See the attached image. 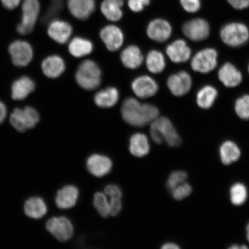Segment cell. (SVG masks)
Wrapping results in <instances>:
<instances>
[{
    "label": "cell",
    "mask_w": 249,
    "mask_h": 249,
    "mask_svg": "<svg viewBox=\"0 0 249 249\" xmlns=\"http://www.w3.org/2000/svg\"><path fill=\"white\" fill-rule=\"evenodd\" d=\"M123 120L135 127H143L151 124L160 116V111L156 106L143 104L135 98L124 99L121 108Z\"/></svg>",
    "instance_id": "obj_1"
},
{
    "label": "cell",
    "mask_w": 249,
    "mask_h": 249,
    "mask_svg": "<svg viewBox=\"0 0 249 249\" xmlns=\"http://www.w3.org/2000/svg\"><path fill=\"white\" fill-rule=\"evenodd\" d=\"M151 138L156 144L166 142L170 147H178L181 138L169 118L159 116L152 121L150 125Z\"/></svg>",
    "instance_id": "obj_2"
},
{
    "label": "cell",
    "mask_w": 249,
    "mask_h": 249,
    "mask_svg": "<svg viewBox=\"0 0 249 249\" xmlns=\"http://www.w3.org/2000/svg\"><path fill=\"white\" fill-rule=\"evenodd\" d=\"M102 72L100 67L95 61L86 60L78 67L75 80L81 88L92 91L101 86Z\"/></svg>",
    "instance_id": "obj_3"
},
{
    "label": "cell",
    "mask_w": 249,
    "mask_h": 249,
    "mask_svg": "<svg viewBox=\"0 0 249 249\" xmlns=\"http://www.w3.org/2000/svg\"><path fill=\"white\" fill-rule=\"evenodd\" d=\"M220 36L225 45L232 48H238L248 42L249 39V30L244 23H230L222 28Z\"/></svg>",
    "instance_id": "obj_4"
},
{
    "label": "cell",
    "mask_w": 249,
    "mask_h": 249,
    "mask_svg": "<svg viewBox=\"0 0 249 249\" xmlns=\"http://www.w3.org/2000/svg\"><path fill=\"white\" fill-rule=\"evenodd\" d=\"M39 121V115L35 108L27 107L16 108L11 114L10 123L15 129L24 132L33 128Z\"/></svg>",
    "instance_id": "obj_5"
},
{
    "label": "cell",
    "mask_w": 249,
    "mask_h": 249,
    "mask_svg": "<svg viewBox=\"0 0 249 249\" xmlns=\"http://www.w3.org/2000/svg\"><path fill=\"white\" fill-rule=\"evenodd\" d=\"M21 10L22 18L17 30L21 35H26L32 32L38 19L40 12L38 0H24Z\"/></svg>",
    "instance_id": "obj_6"
},
{
    "label": "cell",
    "mask_w": 249,
    "mask_h": 249,
    "mask_svg": "<svg viewBox=\"0 0 249 249\" xmlns=\"http://www.w3.org/2000/svg\"><path fill=\"white\" fill-rule=\"evenodd\" d=\"M218 54L215 49L207 48L201 50L191 60V68L196 72L207 74L215 69L217 65Z\"/></svg>",
    "instance_id": "obj_7"
},
{
    "label": "cell",
    "mask_w": 249,
    "mask_h": 249,
    "mask_svg": "<svg viewBox=\"0 0 249 249\" xmlns=\"http://www.w3.org/2000/svg\"><path fill=\"white\" fill-rule=\"evenodd\" d=\"M46 228L56 239L62 242L70 240L73 235V226L66 217L51 218L46 223Z\"/></svg>",
    "instance_id": "obj_8"
},
{
    "label": "cell",
    "mask_w": 249,
    "mask_h": 249,
    "mask_svg": "<svg viewBox=\"0 0 249 249\" xmlns=\"http://www.w3.org/2000/svg\"><path fill=\"white\" fill-rule=\"evenodd\" d=\"M209 23L203 18H196L187 21L182 27V33L187 38L194 42H201L210 34Z\"/></svg>",
    "instance_id": "obj_9"
},
{
    "label": "cell",
    "mask_w": 249,
    "mask_h": 249,
    "mask_svg": "<svg viewBox=\"0 0 249 249\" xmlns=\"http://www.w3.org/2000/svg\"><path fill=\"white\" fill-rule=\"evenodd\" d=\"M192 85L191 74L185 71L171 74L167 80L168 89L173 95L178 97L184 96L189 92Z\"/></svg>",
    "instance_id": "obj_10"
},
{
    "label": "cell",
    "mask_w": 249,
    "mask_h": 249,
    "mask_svg": "<svg viewBox=\"0 0 249 249\" xmlns=\"http://www.w3.org/2000/svg\"><path fill=\"white\" fill-rule=\"evenodd\" d=\"M99 36L106 48L110 52L118 51L124 44V33L116 25H107L102 28L99 33Z\"/></svg>",
    "instance_id": "obj_11"
},
{
    "label": "cell",
    "mask_w": 249,
    "mask_h": 249,
    "mask_svg": "<svg viewBox=\"0 0 249 249\" xmlns=\"http://www.w3.org/2000/svg\"><path fill=\"white\" fill-rule=\"evenodd\" d=\"M9 52L13 64L18 67H26L32 60L33 49L29 43L17 40L9 46Z\"/></svg>",
    "instance_id": "obj_12"
},
{
    "label": "cell",
    "mask_w": 249,
    "mask_h": 249,
    "mask_svg": "<svg viewBox=\"0 0 249 249\" xmlns=\"http://www.w3.org/2000/svg\"><path fill=\"white\" fill-rule=\"evenodd\" d=\"M158 84L153 78L142 75L135 78L131 84V89L138 98L148 99L155 96L158 92Z\"/></svg>",
    "instance_id": "obj_13"
},
{
    "label": "cell",
    "mask_w": 249,
    "mask_h": 249,
    "mask_svg": "<svg viewBox=\"0 0 249 249\" xmlns=\"http://www.w3.org/2000/svg\"><path fill=\"white\" fill-rule=\"evenodd\" d=\"M149 39L155 42L163 43L172 35L173 29L169 21L163 18H155L149 23L147 31Z\"/></svg>",
    "instance_id": "obj_14"
},
{
    "label": "cell",
    "mask_w": 249,
    "mask_h": 249,
    "mask_svg": "<svg viewBox=\"0 0 249 249\" xmlns=\"http://www.w3.org/2000/svg\"><path fill=\"white\" fill-rule=\"evenodd\" d=\"M86 167L92 176L101 178L110 172L113 162L107 156L94 154L87 158Z\"/></svg>",
    "instance_id": "obj_15"
},
{
    "label": "cell",
    "mask_w": 249,
    "mask_h": 249,
    "mask_svg": "<svg viewBox=\"0 0 249 249\" xmlns=\"http://www.w3.org/2000/svg\"><path fill=\"white\" fill-rule=\"evenodd\" d=\"M166 54L174 63H184L189 60L192 55V50L185 40H174L167 46Z\"/></svg>",
    "instance_id": "obj_16"
},
{
    "label": "cell",
    "mask_w": 249,
    "mask_h": 249,
    "mask_svg": "<svg viewBox=\"0 0 249 249\" xmlns=\"http://www.w3.org/2000/svg\"><path fill=\"white\" fill-rule=\"evenodd\" d=\"M220 82L227 88H235L241 85L243 76L241 71L230 62L224 64L218 71Z\"/></svg>",
    "instance_id": "obj_17"
},
{
    "label": "cell",
    "mask_w": 249,
    "mask_h": 249,
    "mask_svg": "<svg viewBox=\"0 0 249 249\" xmlns=\"http://www.w3.org/2000/svg\"><path fill=\"white\" fill-rule=\"evenodd\" d=\"M67 6L73 17L86 20L94 12L96 4L95 0H68Z\"/></svg>",
    "instance_id": "obj_18"
},
{
    "label": "cell",
    "mask_w": 249,
    "mask_h": 249,
    "mask_svg": "<svg viewBox=\"0 0 249 249\" xmlns=\"http://www.w3.org/2000/svg\"><path fill=\"white\" fill-rule=\"evenodd\" d=\"M79 197V191L76 186H65L57 192L55 198V204L60 209H70L75 206Z\"/></svg>",
    "instance_id": "obj_19"
},
{
    "label": "cell",
    "mask_w": 249,
    "mask_h": 249,
    "mask_svg": "<svg viewBox=\"0 0 249 249\" xmlns=\"http://www.w3.org/2000/svg\"><path fill=\"white\" fill-rule=\"evenodd\" d=\"M73 29L67 21L53 20L49 23L48 33L50 37L60 44H64L69 40Z\"/></svg>",
    "instance_id": "obj_20"
},
{
    "label": "cell",
    "mask_w": 249,
    "mask_h": 249,
    "mask_svg": "<svg viewBox=\"0 0 249 249\" xmlns=\"http://www.w3.org/2000/svg\"><path fill=\"white\" fill-rule=\"evenodd\" d=\"M121 61L129 70L138 69L142 64L144 57L139 47L129 45L124 48L120 54Z\"/></svg>",
    "instance_id": "obj_21"
},
{
    "label": "cell",
    "mask_w": 249,
    "mask_h": 249,
    "mask_svg": "<svg viewBox=\"0 0 249 249\" xmlns=\"http://www.w3.org/2000/svg\"><path fill=\"white\" fill-rule=\"evenodd\" d=\"M120 98V92L116 87H108L95 93L93 101L98 107L102 108L113 107Z\"/></svg>",
    "instance_id": "obj_22"
},
{
    "label": "cell",
    "mask_w": 249,
    "mask_h": 249,
    "mask_svg": "<svg viewBox=\"0 0 249 249\" xmlns=\"http://www.w3.org/2000/svg\"><path fill=\"white\" fill-rule=\"evenodd\" d=\"M129 149L134 157L142 158L147 156L150 150L147 136L142 133L133 134L129 140Z\"/></svg>",
    "instance_id": "obj_23"
},
{
    "label": "cell",
    "mask_w": 249,
    "mask_h": 249,
    "mask_svg": "<svg viewBox=\"0 0 249 249\" xmlns=\"http://www.w3.org/2000/svg\"><path fill=\"white\" fill-rule=\"evenodd\" d=\"M124 0H104L101 11L107 19L113 22L120 21L123 17Z\"/></svg>",
    "instance_id": "obj_24"
},
{
    "label": "cell",
    "mask_w": 249,
    "mask_h": 249,
    "mask_svg": "<svg viewBox=\"0 0 249 249\" xmlns=\"http://www.w3.org/2000/svg\"><path fill=\"white\" fill-rule=\"evenodd\" d=\"M36 89L35 83L30 77L24 76L13 83L12 86V97L14 100H23Z\"/></svg>",
    "instance_id": "obj_25"
},
{
    "label": "cell",
    "mask_w": 249,
    "mask_h": 249,
    "mask_svg": "<svg viewBox=\"0 0 249 249\" xmlns=\"http://www.w3.org/2000/svg\"><path fill=\"white\" fill-rule=\"evenodd\" d=\"M42 68L43 72L46 76L54 79L64 72L65 63L60 56H50L43 61Z\"/></svg>",
    "instance_id": "obj_26"
},
{
    "label": "cell",
    "mask_w": 249,
    "mask_h": 249,
    "mask_svg": "<svg viewBox=\"0 0 249 249\" xmlns=\"http://www.w3.org/2000/svg\"><path fill=\"white\" fill-rule=\"evenodd\" d=\"M24 211L28 217L39 219L47 213L48 207L42 198L34 197L28 199L25 202Z\"/></svg>",
    "instance_id": "obj_27"
},
{
    "label": "cell",
    "mask_w": 249,
    "mask_h": 249,
    "mask_svg": "<svg viewBox=\"0 0 249 249\" xmlns=\"http://www.w3.org/2000/svg\"><path fill=\"white\" fill-rule=\"evenodd\" d=\"M217 96L218 91L215 87L211 85L204 86L196 94V103L199 107L207 110L213 107Z\"/></svg>",
    "instance_id": "obj_28"
},
{
    "label": "cell",
    "mask_w": 249,
    "mask_h": 249,
    "mask_svg": "<svg viewBox=\"0 0 249 249\" xmlns=\"http://www.w3.org/2000/svg\"><path fill=\"white\" fill-rule=\"evenodd\" d=\"M68 50L74 57L82 58L91 53L93 45L91 40L78 36L71 40Z\"/></svg>",
    "instance_id": "obj_29"
},
{
    "label": "cell",
    "mask_w": 249,
    "mask_h": 249,
    "mask_svg": "<svg viewBox=\"0 0 249 249\" xmlns=\"http://www.w3.org/2000/svg\"><path fill=\"white\" fill-rule=\"evenodd\" d=\"M219 154L222 163L225 165H230L239 160L241 157V150L235 142L226 141L221 145Z\"/></svg>",
    "instance_id": "obj_30"
},
{
    "label": "cell",
    "mask_w": 249,
    "mask_h": 249,
    "mask_svg": "<svg viewBox=\"0 0 249 249\" xmlns=\"http://www.w3.org/2000/svg\"><path fill=\"white\" fill-rule=\"evenodd\" d=\"M145 65L151 73L160 74L166 68V60L162 53L157 50H152L146 57Z\"/></svg>",
    "instance_id": "obj_31"
},
{
    "label": "cell",
    "mask_w": 249,
    "mask_h": 249,
    "mask_svg": "<svg viewBox=\"0 0 249 249\" xmlns=\"http://www.w3.org/2000/svg\"><path fill=\"white\" fill-rule=\"evenodd\" d=\"M230 195L232 204L236 206L244 204L248 198L247 187L242 183H235L230 188Z\"/></svg>",
    "instance_id": "obj_32"
},
{
    "label": "cell",
    "mask_w": 249,
    "mask_h": 249,
    "mask_svg": "<svg viewBox=\"0 0 249 249\" xmlns=\"http://www.w3.org/2000/svg\"><path fill=\"white\" fill-rule=\"evenodd\" d=\"M93 202L95 209L102 217L106 218L110 215V202L105 193L96 192Z\"/></svg>",
    "instance_id": "obj_33"
},
{
    "label": "cell",
    "mask_w": 249,
    "mask_h": 249,
    "mask_svg": "<svg viewBox=\"0 0 249 249\" xmlns=\"http://www.w3.org/2000/svg\"><path fill=\"white\" fill-rule=\"evenodd\" d=\"M235 111L237 116L242 120H249V95L245 94L236 99L235 103Z\"/></svg>",
    "instance_id": "obj_34"
},
{
    "label": "cell",
    "mask_w": 249,
    "mask_h": 249,
    "mask_svg": "<svg viewBox=\"0 0 249 249\" xmlns=\"http://www.w3.org/2000/svg\"><path fill=\"white\" fill-rule=\"evenodd\" d=\"M188 175L185 171H175L170 174L166 183L167 188L171 191L177 186L185 182Z\"/></svg>",
    "instance_id": "obj_35"
},
{
    "label": "cell",
    "mask_w": 249,
    "mask_h": 249,
    "mask_svg": "<svg viewBox=\"0 0 249 249\" xmlns=\"http://www.w3.org/2000/svg\"><path fill=\"white\" fill-rule=\"evenodd\" d=\"M192 188L189 183L186 182L181 183L171 191V195L176 200L180 201L183 200L191 194Z\"/></svg>",
    "instance_id": "obj_36"
},
{
    "label": "cell",
    "mask_w": 249,
    "mask_h": 249,
    "mask_svg": "<svg viewBox=\"0 0 249 249\" xmlns=\"http://www.w3.org/2000/svg\"><path fill=\"white\" fill-rule=\"evenodd\" d=\"M182 8L189 13H195L200 10L201 0H180Z\"/></svg>",
    "instance_id": "obj_37"
},
{
    "label": "cell",
    "mask_w": 249,
    "mask_h": 249,
    "mask_svg": "<svg viewBox=\"0 0 249 249\" xmlns=\"http://www.w3.org/2000/svg\"><path fill=\"white\" fill-rule=\"evenodd\" d=\"M151 0H127V6L135 13H139L150 4Z\"/></svg>",
    "instance_id": "obj_38"
},
{
    "label": "cell",
    "mask_w": 249,
    "mask_h": 249,
    "mask_svg": "<svg viewBox=\"0 0 249 249\" xmlns=\"http://www.w3.org/2000/svg\"><path fill=\"white\" fill-rule=\"evenodd\" d=\"M104 193L110 198H121L123 193L120 187L115 184L107 185L105 186Z\"/></svg>",
    "instance_id": "obj_39"
},
{
    "label": "cell",
    "mask_w": 249,
    "mask_h": 249,
    "mask_svg": "<svg viewBox=\"0 0 249 249\" xmlns=\"http://www.w3.org/2000/svg\"><path fill=\"white\" fill-rule=\"evenodd\" d=\"M109 202H110V215L117 216L123 208L121 198H110Z\"/></svg>",
    "instance_id": "obj_40"
},
{
    "label": "cell",
    "mask_w": 249,
    "mask_h": 249,
    "mask_svg": "<svg viewBox=\"0 0 249 249\" xmlns=\"http://www.w3.org/2000/svg\"><path fill=\"white\" fill-rule=\"evenodd\" d=\"M233 8L244 9L249 7V0H227Z\"/></svg>",
    "instance_id": "obj_41"
},
{
    "label": "cell",
    "mask_w": 249,
    "mask_h": 249,
    "mask_svg": "<svg viewBox=\"0 0 249 249\" xmlns=\"http://www.w3.org/2000/svg\"><path fill=\"white\" fill-rule=\"evenodd\" d=\"M2 4L9 10H13L20 4L21 0H1Z\"/></svg>",
    "instance_id": "obj_42"
},
{
    "label": "cell",
    "mask_w": 249,
    "mask_h": 249,
    "mask_svg": "<svg viewBox=\"0 0 249 249\" xmlns=\"http://www.w3.org/2000/svg\"><path fill=\"white\" fill-rule=\"evenodd\" d=\"M7 116V109L2 102H0V124L3 123Z\"/></svg>",
    "instance_id": "obj_43"
},
{
    "label": "cell",
    "mask_w": 249,
    "mask_h": 249,
    "mask_svg": "<svg viewBox=\"0 0 249 249\" xmlns=\"http://www.w3.org/2000/svg\"><path fill=\"white\" fill-rule=\"evenodd\" d=\"M180 247L175 243L167 242L161 246V249H178Z\"/></svg>",
    "instance_id": "obj_44"
},
{
    "label": "cell",
    "mask_w": 249,
    "mask_h": 249,
    "mask_svg": "<svg viewBox=\"0 0 249 249\" xmlns=\"http://www.w3.org/2000/svg\"><path fill=\"white\" fill-rule=\"evenodd\" d=\"M248 248L247 247V246H238L237 245H233L231 246V247H230L229 249H248Z\"/></svg>",
    "instance_id": "obj_45"
},
{
    "label": "cell",
    "mask_w": 249,
    "mask_h": 249,
    "mask_svg": "<svg viewBox=\"0 0 249 249\" xmlns=\"http://www.w3.org/2000/svg\"><path fill=\"white\" fill-rule=\"evenodd\" d=\"M247 239L248 241L249 242V223L247 227Z\"/></svg>",
    "instance_id": "obj_46"
},
{
    "label": "cell",
    "mask_w": 249,
    "mask_h": 249,
    "mask_svg": "<svg viewBox=\"0 0 249 249\" xmlns=\"http://www.w3.org/2000/svg\"><path fill=\"white\" fill-rule=\"evenodd\" d=\"M248 71H249V65H248Z\"/></svg>",
    "instance_id": "obj_47"
}]
</instances>
